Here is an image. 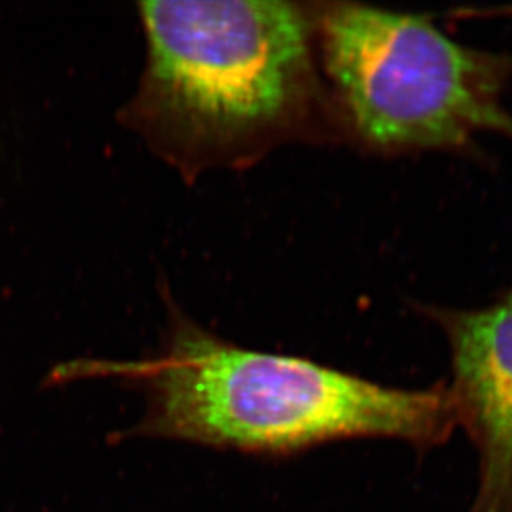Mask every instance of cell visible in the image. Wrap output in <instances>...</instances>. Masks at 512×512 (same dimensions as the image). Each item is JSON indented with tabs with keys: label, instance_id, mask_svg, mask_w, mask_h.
Segmentation results:
<instances>
[{
	"label": "cell",
	"instance_id": "cell-1",
	"mask_svg": "<svg viewBox=\"0 0 512 512\" xmlns=\"http://www.w3.org/2000/svg\"><path fill=\"white\" fill-rule=\"evenodd\" d=\"M145 70L120 121L186 181L342 135L310 4L143 2Z\"/></svg>",
	"mask_w": 512,
	"mask_h": 512
},
{
	"label": "cell",
	"instance_id": "cell-2",
	"mask_svg": "<svg viewBox=\"0 0 512 512\" xmlns=\"http://www.w3.org/2000/svg\"><path fill=\"white\" fill-rule=\"evenodd\" d=\"M160 352L143 360L78 358L49 373V385L116 380L145 393L146 408L118 440H171L292 455L340 440L388 438L430 450L459 426L448 385L387 387L305 358L239 347L204 329L166 295Z\"/></svg>",
	"mask_w": 512,
	"mask_h": 512
},
{
	"label": "cell",
	"instance_id": "cell-3",
	"mask_svg": "<svg viewBox=\"0 0 512 512\" xmlns=\"http://www.w3.org/2000/svg\"><path fill=\"white\" fill-rule=\"evenodd\" d=\"M315 47L342 136L378 153L463 151L512 140V55L458 44L416 15L310 4Z\"/></svg>",
	"mask_w": 512,
	"mask_h": 512
},
{
	"label": "cell",
	"instance_id": "cell-4",
	"mask_svg": "<svg viewBox=\"0 0 512 512\" xmlns=\"http://www.w3.org/2000/svg\"><path fill=\"white\" fill-rule=\"evenodd\" d=\"M450 345L459 426L479 456L469 512H512V287L484 309L423 307Z\"/></svg>",
	"mask_w": 512,
	"mask_h": 512
},
{
	"label": "cell",
	"instance_id": "cell-5",
	"mask_svg": "<svg viewBox=\"0 0 512 512\" xmlns=\"http://www.w3.org/2000/svg\"><path fill=\"white\" fill-rule=\"evenodd\" d=\"M474 15H512V7L489 10H459L458 17H474Z\"/></svg>",
	"mask_w": 512,
	"mask_h": 512
}]
</instances>
